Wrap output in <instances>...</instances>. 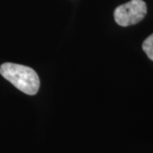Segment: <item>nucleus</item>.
Masks as SVG:
<instances>
[{
    "instance_id": "obj_1",
    "label": "nucleus",
    "mask_w": 153,
    "mask_h": 153,
    "mask_svg": "<svg viewBox=\"0 0 153 153\" xmlns=\"http://www.w3.org/2000/svg\"><path fill=\"white\" fill-rule=\"evenodd\" d=\"M0 74L28 95H35L39 90V77L37 72L29 66L6 62L0 66Z\"/></svg>"
},
{
    "instance_id": "obj_2",
    "label": "nucleus",
    "mask_w": 153,
    "mask_h": 153,
    "mask_svg": "<svg viewBox=\"0 0 153 153\" xmlns=\"http://www.w3.org/2000/svg\"><path fill=\"white\" fill-rule=\"evenodd\" d=\"M146 13L147 7L143 0H131L116 8L115 22L121 27H129L141 22Z\"/></svg>"
},
{
    "instance_id": "obj_3",
    "label": "nucleus",
    "mask_w": 153,
    "mask_h": 153,
    "mask_svg": "<svg viewBox=\"0 0 153 153\" xmlns=\"http://www.w3.org/2000/svg\"><path fill=\"white\" fill-rule=\"evenodd\" d=\"M142 49L148 58L153 61V33L143 42Z\"/></svg>"
}]
</instances>
